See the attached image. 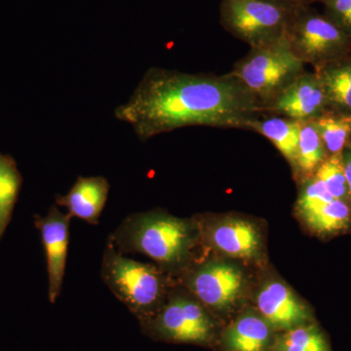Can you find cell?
Instances as JSON below:
<instances>
[{"mask_svg":"<svg viewBox=\"0 0 351 351\" xmlns=\"http://www.w3.org/2000/svg\"><path fill=\"white\" fill-rule=\"evenodd\" d=\"M262 115L260 106L230 73H188L152 68L115 117L133 127L141 141L189 126L247 130Z\"/></svg>","mask_w":351,"mask_h":351,"instance_id":"1","label":"cell"},{"mask_svg":"<svg viewBox=\"0 0 351 351\" xmlns=\"http://www.w3.org/2000/svg\"><path fill=\"white\" fill-rule=\"evenodd\" d=\"M108 239L120 253L143 254L165 274L180 276L195 262L193 250L200 233L195 219L152 210L129 215Z\"/></svg>","mask_w":351,"mask_h":351,"instance_id":"2","label":"cell"},{"mask_svg":"<svg viewBox=\"0 0 351 351\" xmlns=\"http://www.w3.org/2000/svg\"><path fill=\"white\" fill-rule=\"evenodd\" d=\"M101 277L138 323L149 319L160 309L176 284L156 265L125 257L110 239L101 258Z\"/></svg>","mask_w":351,"mask_h":351,"instance_id":"3","label":"cell"},{"mask_svg":"<svg viewBox=\"0 0 351 351\" xmlns=\"http://www.w3.org/2000/svg\"><path fill=\"white\" fill-rule=\"evenodd\" d=\"M143 334L157 341L211 346L218 339L213 315L181 284H175L162 306L140 323Z\"/></svg>","mask_w":351,"mask_h":351,"instance_id":"4","label":"cell"},{"mask_svg":"<svg viewBox=\"0 0 351 351\" xmlns=\"http://www.w3.org/2000/svg\"><path fill=\"white\" fill-rule=\"evenodd\" d=\"M306 71L285 38L272 45L250 48L230 71L257 101L262 114L284 90Z\"/></svg>","mask_w":351,"mask_h":351,"instance_id":"5","label":"cell"},{"mask_svg":"<svg viewBox=\"0 0 351 351\" xmlns=\"http://www.w3.org/2000/svg\"><path fill=\"white\" fill-rule=\"evenodd\" d=\"M289 47L314 71L351 54V38L311 4L295 9L286 32Z\"/></svg>","mask_w":351,"mask_h":351,"instance_id":"6","label":"cell"},{"mask_svg":"<svg viewBox=\"0 0 351 351\" xmlns=\"http://www.w3.org/2000/svg\"><path fill=\"white\" fill-rule=\"evenodd\" d=\"M294 11L263 0H221L219 23L250 48L265 47L285 38Z\"/></svg>","mask_w":351,"mask_h":351,"instance_id":"7","label":"cell"},{"mask_svg":"<svg viewBox=\"0 0 351 351\" xmlns=\"http://www.w3.org/2000/svg\"><path fill=\"white\" fill-rule=\"evenodd\" d=\"M182 287L211 313H228L243 293V272L235 265L218 261L193 262L180 274Z\"/></svg>","mask_w":351,"mask_h":351,"instance_id":"8","label":"cell"},{"mask_svg":"<svg viewBox=\"0 0 351 351\" xmlns=\"http://www.w3.org/2000/svg\"><path fill=\"white\" fill-rule=\"evenodd\" d=\"M256 307L276 332L315 322L311 307L281 280L272 279L261 286L256 295Z\"/></svg>","mask_w":351,"mask_h":351,"instance_id":"9","label":"cell"},{"mask_svg":"<svg viewBox=\"0 0 351 351\" xmlns=\"http://www.w3.org/2000/svg\"><path fill=\"white\" fill-rule=\"evenodd\" d=\"M203 237L212 248L228 257L252 260L262 251V234L255 223L237 217L219 221L195 219Z\"/></svg>","mask_w":351,"mask_h":351,"instance_id":"10","label":"cell"},{"mask_svg":"<svg viewBox=\"0 0 351 351\" xmlns=\"http://www.w3.org/2000/svg\"><path fill=\"white\" fill-rule=\"evenodd\" d=\"M327 110L328 101L324 87L315 71H304L289 85L263 114L287 117L297 121H313Z\"/></svg>","mask_w":351,"mask_h":351,"instance_id":"11","label":"cell"},{"mask_svg":"<svg viewBox=\"0 0 351 351\" xmlns=\"http://www.w3.org/2000/svg\"><path fill=\"white\" fill-rule=\"evenodd\" d=\"M71 217L60 211L57 205L51 206L45 217H36V226L40 232L48 274V294L55 304L63 287L69 245Z\"/></svg>","mask_w":351,"mask_h":351,"instance_id":"12","label":"cell"},{"mask_svg":"<svg viewBox=\"0 0 351 351\" xmlns=\"http://www.w3.org/2000/svg\"><path fill=\"white\" fill-rule=\"evenodd\" d=\"M276 332L256 309L240 313L219 335L221 351H269Z\"/></svg>","mask_w":351,"mask_h":351,"instance_id":"13","label":"cell"},{"mask_svg":"<svg viewBox=\"0 0 351 351\" xmlns=\"http://www.w3.org/2000/svg\"><path fill=\"white\" fill-rule=\"evenodd\" d=\"M110 193V182L106 178L80 177L64 195H56L58 206L64 207L71 218L97 226Z\"/></svg>","mask_w":351,"mask_h":351,"instance_id":"14","label":"cell"},{"mask_svg":"<svg viewBox=\"0 0 351 351\" xmlns=\"http://www.w3.org/2000/svg\"><path fill=\"white\" fill-rule=\"evenodd\" d=\"M300 127L301 122L297 120L262 114L252 120L247 130L256 132L267 138L293 167L299 145Z\"/></svg>","mask_w":351,"mask_h":351,"instance_id":"15","label":"cell"},{"mask_svg":"<svg viewBox=\"0 0 351 351\" xmlns=\"http://www.w3.org/2000/svg\"><path fill=\"white\" fill-rule=\"evenodd\" d=\"M314 71L324 87L329 110L351 113V54Z\"/></svg>","mask_w":351,"mask_h":351,"instance_id":"16","label":"cell"},{"mask_svg":"<svg viewBox=\"0 0 351 351\" xmlns=\"http://www.w3.org/2000/svg\"><path fill=\"white\" fill-rule=\"evenodd\" d=\"M328 154L313 121L301 122L297 157L292 167L300 182L313 177L326 160Z\"/></svg>","mask_w":351,"mask_h":351,"instance_id":"17","label":"cell"},{"mask_svg":"<svg viewBox=\"0 0 351 351\" xmlns=\"http://www.w3.org/2000/svg\"><path fill=\"white\" fill-rule=\"evenodd\" d=\"M269 351H332L326 332L317 323L276 332Z\"/></svg>","mask_w":351,"mask_h":351,"instance_id":"18","label":"cell"},{"mask_svg":"<svg viewBox=\"0 0 351 351\" xmlns=\"http://www.w3.org/2000/svg\"><path fill=\"white\" fill-rule=\"evenodd\" d=\"M328 156L341 154L351 143V113L327 110L313 120Z\"/></svg>","mask_w":351,"mask_h":351,"instance_id":"19","label":"cell"},{"mask_svg":"<svg viewBox=\"0 0 351 351\" xmlns=\"http://www.w3.org/2000/svg\"><path fill=\"white\" fill-rule=\"evenodd\" d=\"M307 228L321 237L337 234L351 223V203L334 199L307 215L304 219Z\"/></svg>","mask_w":351,"mask_h":351,"instance_id":"20","label":"cell"},{"mask_svg":"<svg viewBox=\"0 0 351 351\" xmlns=\"http://www.w3.org/2000/svg\"><path fill=\"white\" fill-rule=\"evenodd\" d=\"M22 184L15 161L0 154V239L10 221Z\"/></svg>","mask_w":351,"mask_h":351,"instance_id":"21","label":"cell"},{"mask_svg":"<svg viewBox=\"0 0 351 351\" xmlns=\"http://www.w3.org/2000/svg\"><path fill=\"white\" fill-rule=\"evenodd\" d=\"M315 176L324 184L335 199L351 203L341 154L328 156L315 173Z\"/></svg>","mask_w":351,"mask_h":351,"instance_id":"22","label":"cell"},{"mask_svg":"<svg viewBox=\"0 0 351 351\" xmlns=\"http://www.w3.org/2000/svg\"><path fill=\"white\" fill-rule=\"evenodd\" d=\"M334 199L326 186L315 175L307 178L301 182L299 197L295 204L298 216L304 219L307 215Z\"/></svg>","mask_w":351,"mask_h":351,"instance_id":"23","label":"cell"},{"mask_svg":"<svg viewBox=\"0 0 351 351\" xmlns=\"http://www.w3.org/2000/svg\"><path fill=\"white\" fill-rule=\"evenodd\" d=\"M324 14L351 38V0H319Z\"/></svg>","mask_w":351,"mask_h":351,"instance_id":"24","label":"cell"},{"mask_svg":"<svg viewBox=\"0 0 351 351\" xmlns=\"http://www.w3.org/2000/svg\"><path fill=\"white\" fill-rule=\"evenodd\" d=\"M341 156H343V168H345L346 182H348V191H350L351 197V143L346 147Z\"/></svg>","mask_w":351,"mask_h":351,"instance_id":"25","label":"cell"},{"mask_svg":"<svg viewBox=\"0 0 351 351\" xmlns=\"http://www.w3.org/2000/svg\"><path fill=\"white\" fill-rule=\"evenodd\" d=\"M263 1L271 2L289 8L295 9L304 5H308L307 0H263Z\"/></svg>","mask_w":351,"mask_h":351,"instance_id":"26","label":"cell"},{"mask_svg":"<svg viewBox=\"0 0 351 351\" xmlns=\"http://www.w3.org/2000/svg\"><path fill=\"white\" fill-rule=\"evenodd\" d=\"M307 1H308L309 4H311V5H313V3H314V2H318L319 1V0H307Z\"/></svg>","mask_w":351,"mask_h":351,"instance_id":"27","label":"cell"}]
</instances>
